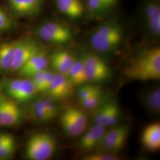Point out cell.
Returning <instances> with one entry per match:
<instances>
[{
	"label": "cell",
	"instance_id": "5",
	"mask_svg": "<svg viewBox=\"0 0 160 160\" xmlns=\"http://www.w3.org/2000/svg\"><path fill=\"white\" fill-rule=\"evenodd\" d=\"M0 88L7 97L18 103L31 100L37 91L29 78H5L0 81Z\"/></svg>",
	"mask_w": 160,
	"mask_h": 160
},
{
	"label": "cell",
	"instance_id": "31",
	"mask_svg": "<svg viewBox=\"0 0 160 160\" xmlns=\"http://www.w3.org/2000/svg\"><path fill=\"white\" fill-rule=\"evenodd\" d=\"M13 135L10 133H7L6 132L0 131V147L7 142L8 141L14 138Z\"/></svg>",
	"mask_w": 160,
	"mask_h": 160
},
{
	"label": "cell",
	"instance_id": "15",
	"mask_svg": "<svg viewBox=\"0 0 160 160\" xmlns=\"http://www.w3.org/2000/svg\"><path fill=\"white\" fill-rule=\"evenodd\" d=\"M143 20L148 31L158 37L160 34V7L157 2L148 1L143 5Z\"/></svg>",
	"mask_w": 160,
	"mask_h": 160
},
{
	"label": "cell",
	"instance_id": "30",
	"mask_svg": "<svg viewBox=\"0 0 160 160\" xmlns=\"http://www.w3.org/2000/svg\"><path fill=\"white\" fill-rule=\"evenodd\" d=\"M119 157L113 153L107 151L94 152L86 155L82 157V160H118Z\"/></svg>",
	"mask_w": 160,
	"mask_h": 160
},
{
	"label": "cell",
	"instance_id": "9",
	"mask_svg": "<svg viewBox=\"0 0 160 160\" xmlns=\"http://www.w3.org/2000/svg\"><path fill=\"white\" fill-rule=\"evenodd\" d=\"M129 134L128 125L115 126L108 131H106L98 147L104 151L115 153L120 151L125 147Z\"/></svg>",
	"mask_w": 160,
	"mask_h": 160
},
{
	"label": "cell",
	"instance_id": "19",
	"mask_svg": "<svg viewBox=\"0 0 160 160\" xmlns=\"http://www.w3.org/2000/svg\"><path fill=\"white\" fill-rule=\"evenodd\" d=\"M141 142L145 148L150 152H157L160 149V124L154 122L146 126L141 135Z\"/></svg>",
	"mask_w": 160,
	"mask_h": 160
},
{
	"label": "cell",
	"instance_id": "6",
	"mask_svg": "<svg viewBox=\"0 0 160 160\" xmlns=\"http://www.w3.org/2000/svg\"><path fill=\"white\" fill-rule=\"evenodd\" d=\"M43 49V47L39 42L32 38L16 40L11 74L18 72L31 58Z\"/></svg>",
	"mask_w": 160,
	"mask_h": 160
},
{
	"label": "cell",
	"instance_id": "17",
	"mask_svg": "<svg viewBox=\"0 0 160 160\" xmlns=\"http://www.w3.org/2000/svg\"><path fill=\"white\" fill-rule=\"evenodd\" d=\"M49 63L58 73L67 75L74 63L75 59L72 54L67 50H58L52 52L49 57Z\"/></svg>",
	"mask_w": 160,
	"mask_h": 160
},
{
	"label": "cell",
	"instance_id": "18",
	"mask_svg": "<svg viewBox=\"0 0 160 160\" xmlns=\"http://www.w3.org/2000/svg\"><path fill=\"white\" fill-rule=\"evenodd\" d=\"M106 131V128L94 124L81 138L80 148L84 151H91L98 147Z\"/></svg>",
	"mask_w": 160,
	"mask_h": 160
},
{
	"label": "cell",
	"instance_id": "23",
	"mask_svg": "<svg viewBox=\"0 0 160 160\" xmlns=\"http://www.w3.org/2000/svg\"><path fill=\"white\" fill-rule=\"evenodd\" d=\"M63 112L68 116L70 120H71L80 132L82 133L86 130L88 122L87 117L85 112L75 107L68 108Z\"/></svg>",
	"mask_w": 160,
	"mask_h": 160
},
{
	"label": "cell",
	"instance_id": "16",
	"mask_svg": "<svg viewBox=\"0 0 160 160\" xmlns=\"http://www.w3.org/2000/svg\"><path fill=\"white\" fill-rule=\"evenodd\" d=\"M49 63V57L43 48L31 58L17 73L21 77L30 78L33 75L47 69Z\"/></svg>",
	"mask_w": 160,
	"mask_h": 160
},
{
	"label": "cell",
	"instance_id": "21",
	"mask_svg": "<svg viewBox=\"0 0 160 160\" xmlns=\"http://www.w3.org/2000/svg\"><path fill=\"white\" fill-rule=\"evenodd\" d=\"M143 106L152 114H158L160 112V89L154 87L145 91L141 96Z\"/></svg>",
	"mask_w": 160,
	"mask_h": 160
},
{
	"label": "cell",
	"instance_id": "4",
	"mask_svg": "<svg viewBox=\"0 0 160 160\" xmlns=\"http://www.w3.org/2000/svg\"><path fill=\"white\" fill-rule=\"evenodd\" d=\"M57 141L51 133L40 132L33 134L26 143L24 157L28 160H46L56 151Z\"/></svg>",
	"mask_w": 160,
	"mask_h": 160
},
{
	"label": "cell",
	"instance_id": "3",
	"mask_svg": "<svg viewBox=\"0 0 160 160\" xmlns=\"http://www.w3.org/2000/svg\"><path fill=\"white\" fill-rule=\"evenodd\" d=\"M34 33L40 40L53 45H63L73 39L72 29L61 21L48 20L39 23L34 29Z\"/></svg>",
	"mask_w": 160,
	"mask_h": 160
},
{
	"label": "cell",
	"instance_id": "13",
	"mask_svg": "<svg viewBox=\"0 0 160 160\" xmlns=\"http://www.w3.org/2000/svg\"><path fill=\"white\" fill-rule=\"evenodd\" d=\"M58 12L71 20H77L86 14L85 3L82 0H54Z\"/></svg>",
	"mask_w": 160,
	"mask_h": 160
},
{
	"label": "cell",
	"instance_id": "8",
	"mask_svg": "<svg viewBox=\"0 0 160 160\" xmlns=\"http://www.w3.org/2000/svg\"><path fill=\"white\" fill-rule=\"evenodd\" d=\"M23 115L19 103L0 94V127L18 125L23 120Z\"/></svg>",
	"mask_w": 160,
	"mask_h": 160
},
{
	"label": "cell",
	"instance_id": "7",
	"mask_svg": "<svg viewBox=\"0 0 160 160\" xmlns=\"http://www.w3.org/2000/svg\"><path fill=\"white\" fill-rule=\"evenodd\" d=\"M81 60L84 66L87 82H102L110 77V67L100 56L94 53H86Z\"/></svg>",
	"mask_w": 160,
	"mask_h": 160
},
{
	"label": "cell",
	"instance_id": "26",
	"mask_svg": "<svg viewBox=\"0 0 160 160\" xmlns=\"http://www.w3.org/2000/svg\"><path fill=\"white\" fill-rule=\"evenodd\" d=\"M16 150L14 138L8 141L0 147V160H8L14 156Z\"/></svg>",
	"mask_w": 160,
	"mask_h": 160
},
{
	"label": "cell",
	"instance_id": "14",
	"mask_svg": "<svg viewBox=\"0 0 160 160\" xmlns=\"http://www.w3.org/2000/svg\"><path fill=\"white\" fill-rule=\"evenodd\" d=\"M74 86L67 75L58 73L46 93L56 100L64 99L71 94Z\"/></svg>",
	"mask_w": 160,
	"mask_h": 160
},
{
	"label": "cell",
	"instance_id": "28",
	"mask_svg": "<svg viewBox=\"0 0 160 160\" xmlns=\"http://www.w3.org/2000/svg\"><path fill=\"white\" fill-rule=\"evenodd\" d=\"M102 100V92L92 95L88 98L79 101L81 106L88 110L97 109Z\"/></svg>",
	"mask_w": 160,
	"mask_h": 160
},
{
	"label": "cell",
	"instance_id": "2",
	"mask_svg": "<svg viewBox=\"0 0 160 160\" xmlns=\"http://www.w3.org/2000/svg\"><path fill=\"white\" fill-rule=\"evenodd\" d=\"M128 78L139 81L160 78V49L154 47L141 53L125 69Z\"/></svg>",
	"mask_w": 160,
	"mask_h": 160
},
{
	"label": "cell",
	"instance_id": "24",
	"mask_svg": "<svg viewBox=\"0 0 160 160\" xmlns=\"http://www.w3.org/2000/svg\"><path fill=\"white\" fill-rule=\"evenodd\" d=\"M29 114L33 120L38 122L46 123L51 120L46 113L42 98L30 103L29 108Z\"/></svg>",
	"mask_w": 160,
	"mask_h": 160
},
{
	"label": "cell",
	"instance_id": "10",
	"mask_svg": "<svg viewBox=\"0 0 160 160\" xmlns=\"http://www.w3.org/2000/svg\"><path fill=\"white\" fill-rule=\"evenodd\" d=\"M9 11L14 17L33 18L43 10L47 0H6Z\"/></svg>",
	"mask_w": 160,
	"mask_h": 160
},
{
	"label": "cell",
	"instance_id": "1",
	"mask_svg": "<svg viewBox=\"0 0 160 160\" xmlns=\"http://www.w3.org/2000/svg\"><path fill=\"white\" fill-rule=\"evenodd\" d=\"M123 38L122 25L118 19L111 18L104 21L92 30L90 43L98 53L109 54L119 48Z\"/></svg>",
	"mask_w": 160,
	"mask_h": 160
},
{
	"label": "cell",
	"instance_id": "27",
	"mask_svg": "<svg viewBox=\"0 0 160 160\" xmlns=\"http://www.w3.org/2000/svg\"><path fill=\"white\" fill-rule=\"evenodd\" d=\"M101 92H102V89L98 86L92 84H82L78 90L77 96L78 101H81L92 95Z\"/></svg>",
	"mask_w": 160,
	"mask_h": 160
},
{
	"label": "cell",
	"instance_id": "22",
	"mask_svg": "<svg viewBox=\"0 0 160 160\" xmlns=\"http://www.w3.org/2000/svg\"><path fill=\"white\" fill-rule=\"evenodd\" d=\"M67 76L74 86H81L87 82L84 66L81 59H75Z\"/></svg>",
	"mask_w": 160,
	"mask_h": 160
},
{
	"label": "cell",
	"instance_id": "12",
	"mask_svg": "<svg viewBox=\"0 0 160 160\" xmlns=\"http://www.w3.org/2000/svg\"><path fill=\"white\" fill-rule=\"evenodd\" d=\"M119 0H86V14L92 19L108 17L118 5Z\"/></svg>",
	"mask_w": 160,
	"mask_h": 160
},
{
	"label": "cell",
	"instance_id": "11",
	"mask_svg": "<svg viewBox=\"0 0 160 160\" xmlns=\"http://www.w3.org/2000/svg\"><path fill=\"white\" fill-rule=\"evenodd\" d=\"M120 118V109L115 102H109L100 105L94 116L96 125L105 128L114 126L118 123Z\"/></svg>",
	"mask_w": 160,
	"mask_h": 160
},
{
	"label": "cell",
	"instance_id": "25",
	"mask_svg": "<svg viewBox=\"0 0 160 160\" xmlns=\"http://www.w3.org/2000/svg\"><path fill=\"white\" fill-rule=\"evenodd\" d=\"M16 26V21L12 12L0 6V34L10 32Z\"/></svg>",
	"mask_w": 160,
	"mask_h": 160
},
{
	"label": "cell",
	"instance_id": "29",
	"mask_svg": "<svg viewBox=\"0 0 160 160\" xmlns=\"http://www.w3.org/2000/svg\"><path fill=\"white\" fill-rule=\"evenodd\" d=\"M43 106L46 113L50 120L53 119L58 114V106L56 103V100L47 95L46 97H42Z\"/></svg>",
	"mask_w": 160,
	"mask_h": 160
},
{
	"label": "cell",
	"instance_id": "20",
	"mask_svg": "<svg viewBox=\"0 0 160 160\" xmlns=\"http://www.w3.org/2000/svg\"><path fill=\"white\" fill-rule=\"evenodd\" d=\"M16 40H8L0 43V75L11 74Z\"/></svg>",
	"mask_w": 160,
	"mask_h": 160
}]
</instances>
